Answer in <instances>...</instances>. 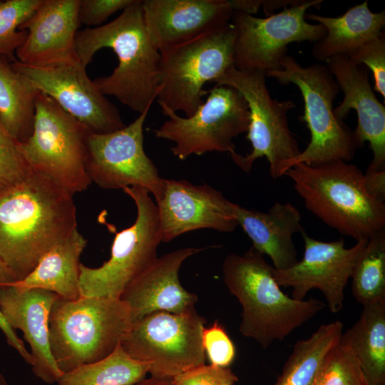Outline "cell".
Segmentation results:
<instances>
[{
    "instance_id": "obj_14",
    "label": "cell",
    "mask_w": 385,
    "mask_h": 385,
    "mask_svg": "<svg viewBox=\"0 0 385 385\" xmlns=\"http://www.w3.org/2000/svg\"><path fill=\"white\" fill-rule=\"evenodd\" d=\"M149 110L128 125L113 132L89 133L86 138V170L91 181L106 189L138 186L158 202L164 179L143 148V125Z\"/></svg>"
},
{
    "instance_id": "obj_37",
    "label": "cell",
    "mask_w": 385,
    "mask_h": 385,
    "mask_svg": "<svg viewBox=\"0 0 385 385\" xmlns=\"http://www.w3.org/2000/svg\"><path fill=\"white\" fill-rule=\"evenodd\" d=\"M135 0H79L78 20L80 24L99 26L112 14L123 11Z\"/></svg>"
},
{
    "instance_id": "obj_3",
    "label": "cell",
    "mask_w": 385,
    "mask_h": 385,
    "mask_svg": "<svg viewBox=\"0 0 385 385\" xmlns=\"http://www.w3.org/2000/svg\"><path fill=\"white\" fill-rule=\"evenodd\" d=\"M273 269L253 247L242 255H227L222 264L225 284L242 308L239 330L264 349L284 340L325 307L317 299L297 300L284 293Z\"/></svg>"
},
{
    "instance_id": "obj_12",
    "label": "cell",
    "mask_w": 385,
    "mask_h": 385,
    "mask_svg": "<svg viewBox=\"0 0 385 385\" xmlns=\"http://www.w3.org/2000/svg\"><path fill=\"white\" fill-rule=\"evenodd\" d=\"M205 93L207 99L190 117H181L159 103L168 118L155 135L174 142L170 150L180 160L215 151L232 155L236 152L234 138L247 131L248 106L237 89L216 85Z\"/></svg>"
},
{
    "instance_id": "obj_9",
    "label": "cell",
    "mask_w": 385,
    "mask_h": 385,
    "mask_svg": "<svg viewBox=\"0 0 385 385\" xmlns=\"http://www.w3.org/2000/svg\"><path fill=\"white\" fill-rule=\"evenodd\" d=\"M266 77L264 71H241L232 66L213 83L237 89L248 106L247 138L252 150L245 155L236 152L230 155L235 164L248 173L256 160L265 157L269 163L270 175L278 178L284 175L286 163L301 150L289 129L287 118L295 104L291 100L279 101L272 98Z\"/></svg>"
},
{
    "instance_id": "obj_31",
    "label": "cell",
    "mask_w": 385,
    "mask_h": 385,
    "mask_svg": "<svg viewBox=\"0 0 385 385\" xmlns=\"http://www.w3.org/2000/svg\"><path fill=\"white\" fill-rule=\"evenodd\" d=\"M42 0L0 1V58L16 61V51L24 42L27 32L19 27L41 4Z\"/></svg>"
},
{
    "instance_id": "obj_32",
    "label": "cell",
    "mask_w": 385,
    "mask_h": 385,
    "mask_svg": "<svg viewBox=\"0 0 385 385\" xmlns=\"http://www.w3.org/2000/svg\"><path fill=\"white\" fill-rule=\"evenodd\" d=\"M314 385H369L353 351L338 344L327 355Z\"/></svg>"
},
{
    "instance_id": "obj_22",
    "label": "cell",
    "mask_w": 385,
    "mask_h": 385,
    "mask_svg": "<svg viewBox=\"0 0 385 385\" xmlns=\"http://www.w3.org/2000/svg\"><path fill=\"white\" fill-rule=\"evenodd\" d=\"M202 250L182 248L158 257L125 289L119 299L128 305L131 323L155 312L178 314L195 309L197 296L182 286L179 271L188 258Z\"/></svg>"
},
{
    "instance_id": "obj_8",
    "label": "cell",
    "mask_w": 385,
    "mask_h": 385,
    "mask_svg": "<svg viewBox=\"0 0 385 385\" xmlns=\"http://www.w3.org/2000/svg\"><path fill=\"white\" fill-rule=\"evenodd\" d=\"M89 133L53 99L40 92L35 103L32 133L20 145L33 170L73 195L91 183L86 170Z\"/></svg>"
},
{
    "instance_id": "obj_34",
    "label": "cell",
    "mask_w": 385,
    "mask_h": 385,
    "mask_svg": "<svg viewBox=\"0 0 385 385\" xmlns=\"http://www.w3.org/2000/svg\"><path fill=\"white\" fill-rule=\"evenodd\" d=\"M349 56L354 62L361 64L373 74L374 89L385 98V36L383 32L377 38L359 47Z\"/></svg>"
},
{
    "instance_id": "obj_19",
    "label": "cell",
    "mask_w": 385,
    "mask_h": 385,
    "mask_svg": "<svg viewBox=\"0 0 385 385\" xmlns=\"http://www.w3.org/2000/svg\"><path fill=\"white\" fill-rule=\"evenodd\" d=\"M146 33L159 51L195 39L230 21V0H142Z\"/></svg>"
},
{
    "instance_id": "obj_43",
    "label": "cell",
    "mask_w": 385,
    "mask_h": 385,
    "mask_svg": "<svg viewBox=\"0 0 385 385\" xmlns=\"http://www.w3.org/2000/svg\"><path fill=\"white\" fill-rule=\"evenodd\" d=\"M134 385H172L171 379H158L155 377L145 378Z\"/></svg>"
},
{
    "instance_id": "obj_21",
    "label": "cell",
    "mask_w": 385,
    "mask_h": 385,
    "mask_svg": "<svg viewBox=\"0 0 385 385\" xmlns=\"http://www.w3.org/2000/svg\"><path fill=\"white\" fill-rule=\"evenodd\" d=\"M60 297L39 288H24L11 284L0 286V308L14 329L21 330L29 344L31 370L46 384L57 383L63 375L51 351L49 316Z\"/></svg>"
},
{
    "instance_id": "obj_10",
    "label": "cell",
    "mask_w": 385,
    "mask_h": 385,
    "mask_svg": "<svg viewBox=\"0 0 385 385\" xmlns=\"http://www.w3.org/2000/svg\"><path fill=\"white\" fill-rule=\"evenodd\" d=\"M205 324L195 309L178 314L155 312L133 322L120 344L130 356L150 364V376L172 379L205 364Z\"/></svg>"
},
{
    "instance_id": "obj_7",
    "label": "cell",
    "mask_w": 385,
    "mask_h": 385,
    "mask_svg": "<svg viewBox=\"0 0 385 385\" xmlns=\"http://www.w3.org/2000/svg\"><path fill=\"white\" fill-rule=\"evenodd\" d=\"M237 36L229 23L195 39L160 52L158 102L191 116L203 103L206 83L233 66Z\"/></svg>"
},
{
    "instance_id": "obj_16",
    "label": "cell",
    "mask_w": 385,
    "mask_h": 385,
    "mask_svg": "<svg viewBox=\"0 0 385 385\" xmlns=\"http://www.w3.org/2000/svg\"><path fill=\"white\" fill-rule=\"evenodd\" d=\"M12 64L34 87L53 99L90 133H108L125 126L118 108L97 88L80 63L37 67L16 60Z\"/></svg>"
},
{
    "instance_id": "obj_17",
    "label": "cell",
    "mask_w": 385,
    "mask_h": 385,
    "mask_svg": "<svg viewBox=\"0 0 385 385\" xmlns=\"http://www.w3.org/2000/svg\"><path fill=\"white\" fill-rule=\"evenodd\" d=\"M161 242L198 229L232 232L238 226L235 203L213 188L194 185L185 180L164 179L160 200L157 202Z\"/></svg>"
},
{
    "instance_id": "obj_35",
    "label": "cell",
    "mask_w": 385,
    "mask_h": 385,
    "mask_svg": "<svg viewBox=\"0 0 385 385\" xmlns=\"http://www.w3.org/2000/svg\"><path fill=\"white\" fill-rule=\"evenodd\" d=\"M202 342L210 364L228 367L234 361L235 345L223 326L217 321L209 327H204Z\"/></svg>"
},
{
    "instance_id": "obj_38",
    "label": "cell",
    "mask_w": 385,
    "mask_h": 385,
    "mask_svg": "<svg viewBox=\"0 0 385 385\" xmlns=\"http://www.w3.org/2000/svg\"><path fill=\"white\" fill-rule=\"evenodd\" d=\"M365 188L368 193L376 201L384 203L385 200V170L366 169L364 173Z\"/></svg>"
},
{
    "instance_id": "obj_13",
    "label": "cell",
    "mask_w": 385,
    "mask_h": 385,
    "mask_svg": "<svg viewBox=\"0 0 385 385\" xmlns=\"http://www.w3.org/2000/svg\"><path fill=\"white\" fill-rule=\"evenodd\" d=\"M322 2L303 0L266 18L233 11L230 22L237 31L233 66L237 70L266 73L281 68L289 44L321 40L326 35V29L320 24L309 23L305 14L311 7L319 9Z\"/></svg>"
},
{
    "instance_id": "obj_30",
    "label": "cell",
    "mask_w": 385,
    "mask_h": 385,
    "mask_svg": "<svg viewBox=\"0 0 385 385\" xmlns=\"http://www.w3.org/2000/svg\"><path fill=\"white\" fill-rule=\"evenodd\" d=\"M351 292L363 306L385 300V229L371 236L351 276Z\"/></svg>"
},
{
    "instance_id": "obj_20",
    "label": "cell",
    "mask_w": 385,
    "mask_h": 385,
    "mask_svg": "<svg viewBox=\"0 0 385 385\" xmlns=\"http://www.w3.org/2000/svg\"><path fill=\"white\" fill-rule=\"evenodd\" d=\"M325 62L339 90L344 93L342 101L334 108V115L338 120L343 121L351 109L356 111V140L360 148L368 142L373 153L367 169L385 170V107L371 86L369 69L346 55L334 56Z\"/></svg>"
},
{
    "instance_id": "obj_18",
    "label": "cell",
    "mask_w": 385,
    "mask_h": 385,
    "mask_svg": "<svg viewBox=\"0 0 385 385\" xmlns=\"http://www.w3.org/2000/svg\"><path fill=\"white\" fill-rule=\"evenodd\" d=\"M79 0H42L19 27L27 36L15 56L21 63L56 67L80 63L75 46Z\"/></svg>"
},
{
    "instance_id": "obj_24",
    "label": "cell",
    "mask_w": 385,
    "mask_h": 385,
    "mask_svg": "<svg viewBox=\"0 0 385 385\" xmlns=\"http://www.w3.org/2000/svg\"><path fill=\"white\" fill-rule=\"evenodd\" d=\"M305 19L317 21L326 29V35L314 43L312 53L318 61H327L337 55L348 56L379 36L385 25V10L372 12L365 1L338 17L308 13Z\"/></svg>"
},
{
    "instance_id": "obj_6",
    "label": "cell",
    "mask_w": 385,
    "mask_h": 385,
    "mask_svg": "<svg viewBox=\"0 0 385 385\" xmlns=\"http://www.w3.org/2000/svg\"><path fill=\"white\" fill-rule=\"evenodd\" d=\"M282 85L294 84L300 91L304 101L301 116L309 130L311 138L307 148L286 163L284 175L292 166L304 163L318 165L327 163L351 160L359 148L352 130L334 113V101L339 88L325 64L302 66L287 55L281 68L266 73Z\"/></svg>"
},
{
    "instance_id": "obj_4",
    "label": "cell",
    "mask_w": 385,
    "mask_h": 385,
    "mask_svg": "<svg viewBox=\"0 0 385 385\" xmlns=\"http://www.w3.org/2000/svg\"><path fill=\"white\" fill-rule=\"evenodd\" d=\"M284 175L307 209L341 234L358 242L385 229V205L368 193L364 173L355 165L343 160L299 163Z\"/></svg>"
},
{
    "instance_id": "obj_1",
    "label": "cell",
    "mask_w": 385,
    "mask_h": 385,
    "mask_svg": "<svg viewBox=\"0 0 385 385\" xmlns=\"http://www.w3.org/2000/svg\"><path fill=\"white\" fill-rule=\"evenodd\" d=\"M76 229L73 195L32 169L0 192V259L16 282Z\"/></svg>"
},
{
    "instance_id": "obj_28",
    "label": "cell",
    "mask_w": 385,
    "mask_h": 385,
    "mask_svg": "<svg viewBox=\"0 0 385 385\" xmlns=\"http://www.w3.org/2000/svg\"><path fill=\"white\" fill-rule=\"evenodd\" d=\"M343 327L339 320L323 324L309 338L297 341L274 385H314L325 357L339 342Z\"/></svg>"
},
{
    "instance_id": "obj_11",
    "label": "cell",
    "mask_w": 385,
    "mask_h": 385,
    "mask_svg": "<svg viewBox=\"0 0 385 385\" xmlns=\"http://www.w3.org/2000/svg\"><path fill=\"white\" fill-rule=\"evenodd\" d=\"M123 190L136 205L135 221L115 233L111 257L101 266L92 268L80 264L81 297L119 299L125 289L158 258L161 235L156 204L143 188L127 187Z\"/></svg>"
},
{
    "instance_id": "obj_41",
    "label": "cell",
    "mask_w": 385,
    "mask_h": 385,
    "mask_svg": "<svg viewBox=\"0 0 385 385\" xmlns=\"http://www.w3.org/2000/svg\"><path fill=\"white\" fill-rule=\"evenodd\" d=\"M303 0H261V8L266 15L270 16L277 9L285 8L300 4Z\"/></svg>"
},
{
    "instance_id": "obj_42",
    "label": "cell",
    "mask_w": 385,
    "mask_h": 385,
    "mask_svg": "<svg viewBox=\"0 0 385 385\" xmlns=\"http://www.w3.org/2000/svg\"><path fill=\"white\" fill-rule=\"evenodd\" d=\"M16 282V278L9 267L0 259V286Z\"/></svg>"
},
{
    "instance_id": "obj_40",
    "label": "cell",
    "mask_w": 385,
    "mask_h": 385,
    "mask_svg": "<svg viewBox=\"0 0 385 385\" xmlns=\"http://www.w3.org/2000/svg\"><path fill=\"white\" fill-rule=\"evenodd\" d=\"M233 11L253 15L261 8V0H230Z\"/></svg>"
},
{
    "instance_id": "obj_5",
    "label": "cell",
    "mask_w": 385,
    "mask_h": 385,
    "mask_svg": "<svg viewBox=\"0 0 385 385\" xmlns=\"http://www.w3.org/2000/svg\"><path fill=\"white\" fill-rule=\"evenodd\" d=\"M130 324V308L118 298L58 297L49 316L50 348L58 369L65 373L106 358Z\"/></svg>"
},
{
    "instance_id": "obj_15",
    "label": "cell",
    "mask_w": 385,
    "mask_h": 385,
    "mask_svg": "<svg viewBox=\"0 0 385 385\" xmlns=\"http://www.w3.org/2000/svg\"><path fill=\"white\" fill-rule=\"evenodd\" d=\"M304 242L302 259L286 270L273 269L279 287H292V297L303 300L313 289L324 294L332 313L343 307L344 289L351 278L356 262L368 240H361L350 248L344 240L323 242L300 232Z\"/></svg>"
},
{
    "instance_id": "obj_39",
    "label": "cell",
    "mask_w": 385,
    "mask_h": 385,
    "mask_svg": "<svg viewBox=\"0 0 385 385\" xmlns=\"http://www.w3.org/2000/svg\"><path fill=\"white\" fill-rule=\"evenodd\" d=\"M0 329L5 335L7 344L14 348L23 359L31 365L32 356L25 347L24 342L17 336L15 329L11 326L0 308Z\"/></svg>"
},
{
    "instance_id": "obj_26",
    "label": "cell",
    "mask_w": 385,
    "mask_h": 385,
    "mask_svg": "<svg viewBox=\"0 0 385 385\" xmlns=\"http://www.w3.org/2000/svg\"><path fill=\"white\" fill-rule=\"evenodd\" d=\"M363 307L339 344L353 351L369 385H385V300Z\"/></svg>"
},
{
    "instance_id": "obj_23",
    "label": "cell",
    "mask_w": 385,
    "mask_h": 385,
    "mask_svg": "<svg viewBox=\"0 0 385 385\" xmlns=\"http://www.w3.org/2000/svg\"><path fill=\"white\" fill-rule=\"evenodd\" d=\"M235 216L256 250L267 255L273 267L282 270L297 260L293 235L301 232V214L292 203L277 202L265 212L235 205Z\"/></svg>"
},
{
    "instance_id": "obj_25",
    "label": "cell",
    "mask_w": 385,
    "mask_h": 385,
    "mask_svg": "<svg viewBox=\"0 0 385 385\" xmlns=\"http://www.w3.org/2000/svg\"><path fill=\"white\" fill-rule=\"evenodd\" d=\"M86 240L75 230L64 240L48 250L34 269L13 284L24 288H39L68 300L80 298V257Z\"/></svg>"
},
{
    "instance_id": "obj_29",
    "label": "cell",
    "mask_w": 385,
    "mask_h": 385,
    "mask_svg": "<svg viewBox=\"0 0 385 385\" xmlns=\"http://www.w3.org/2000/svg\"><path fill=\"white\" fill-rule=\"evenodd\" d=\"M150 364L130 356L119 344L106 358L63 374L58 385H134L146 377Z\"/></svg>"
},
{
    "instance_id": "obj_44",
    "label": "cell",
    "mask_w": 385,
    "mask_h": 385,
    "mask_svg": "<svg viewBox=\"0 0 385 385\" xmlns=\"http://www.w3.org/2000/svg\"><path fill=\"white\" fill-rule=\"evenodd\" d=\"M0 385H9L4 376L0 372Z\"/></svg>"
},
{
    "instance_id": "obj_36",
    "label": "cell",
    "mask_w": 385,
    "mask_h": 385,
    "mask_svg": "<svg viewBox=\"0 0 385 385\" xmlns=\"http://www.w3.org/2000/svg\"><path fill=\"white\" fill-rule=\"evenodd\" d=\"M237 376L228 367L202 364L171 379L172 385H234Z\"/></svg>"
},
{
    "instance_id": "obj_33",
    "label": "cell",
    "mask_w": 385,
    "mask_h": 385,
    "mask_svg": "<svg viewBox=\"0 0 385 385\" xmlns=\"http://www.w3.org/2000/svg\"><path fill=\"white\" fill-rule=\"evenodd\" d=\"M31 171L19 143L0 120V192L23 180Z\"/></svg>"
},
{
    "instance_id": "obj_27",
    "label": "cell",
    "mask_w": 385,
    "mask_h": 385,
    "mask_svg": "<svg viewBox=\"0 0 385 385\" xmlns=\"http://www.w3.org/2000/svg\"><path fill=\"white\" fill-rule=\"evenodd\" d=\"M0 58V120L19 143L33 131L36 100L41 92L13 66Z\"/></svg>"
},
{
    "instance_id": "obj_2",
    "label": "cell",
    "mask_w": 385,
    "mask_h": 385,
    "mask_svg": "<svg viewBox=\"0 0 385 385\" xmlns=\"http://www.w3.org/2000/svg\"><path fill=\"white\" fill-rule=\"evenodd\" d=\"M75 46L84 67L98 50L111 48L118 65L111 75L96 78V86L140 114L150 109L158 96L160 54L146 33L142 0H135L103 26L78 31Z\"/></svg>"
}]
</instances>
